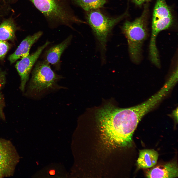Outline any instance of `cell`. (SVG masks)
<instances>
[{
    "instance_id": "6da1fadb",
    "label": "cell",
    "mask_w": 178,
    "mask_h": 178,
    "mask_svg": "<svg viewBox=\"0 0 178 178\" xmlns=\"http://www.w3.org/2000/svg\"><path fill=\"white\" fill-rule=\"evenodd\" d=\"M96 117L104 139L112 145L130 146L134 132L141 118L134 107L117 108L108 104L99 109Z\"/></svg>"
},
{
    "instance_id": "7a4b0ae2",
    "label": "cell",
    "mask_w": 178,
    "mask_h": 178,
    "mask_svg": "<svg viewBox=\"0 0 178 178\" xmlns=\"http://www.w3.org/2000/svg\"><path fill=\"white\" fill-rule=\"evenodd\" d=\"M147 10L145 9L141 16L134 21H126L122 27L127 39L131 58L135 63L140 61L142 44L147 35Z\"/></svg>"
},
{
    "instance_id": "3957f363",
    "label": "cell",
    "mask_w": 178,
    "mask_h": 178,
    "mask_svg": "<svg viewBox=\"0 0 178 178\" xmlns=\"http://www.w3.org/2000/svg\"><path fill=\"white\" fill-rule=\"evenodd\" d=\"M46 61L36 64L32 73L29 89L32 94L40 97L59 88L57 82L59 79Z\"/></svg>"
},
{
    "instance_id": "277c9868",
    "label": "cell",
    "mask_w": 178,
    "mask_h": 178,
    "mask_svg": "<svg viewBox=\"0 0 178 178\" xmlns=\"http://www.w3.org/2000/svg\"><path fill=\"white\" fill-rule=\"evenodd\" d=\"M173 17L165 0H157L153 13L152 31L149 45L150 60L153 62L159 60L156 40L158 33L167 29L172 24Z\"/></svg>"
},
{
    "instance_id": "5b68a950",
    "label": "cell",
    "mask_w": 178,
    "mask_h": 178,
    "mask_svg": "<svg viewBox=\"0 0 178 178\" xmlns=\"http://www.w3.org/2000/svg\"><path fill=\"white\" fill-rule=\"evenodd\" d=\"M87 19L95 34L102 50H104L108 35L113 27L125 16V14L116 18H110L98 10L89 11Z\"/></svg>"
},
{
    "instance_id": "8992f818",
    "label": "cell",
    "mask_w": 178,
    "mask_h": 178,
    "mask_svg": "<svg viewBox=\"0 0 178 178\" xmlns=\"http://www.w3.org/2000/svg\"><path fill=\"white\" fill-rule=\"evenodd\" d=\"M20 157L10 140L0 138V172L4 177L13 176Z\"/></svg>"
},
{
    "instance_id": "52a82bcc",
    "label": "cell",
    "mask_w": 178,
    "mask_h": 178,
    "mask_svg": "<svg viewBox=\"0 0 178 178\" xmlns=\"http://www.w3.org/2000/svg\"><path fill=\"white\" fill-rule=\"evenodd\" d=\"M45 16L64 23L76 19L63 10L56 0H30Z\"/></svg>"
},
{
    "instance_id": "ba28073f",
    "label": "cell",
    "mask_w": 178,
    "mask_h": 178,
    "mask_svg": "<svg viewBox=\"0 0 178 178\" xmlns=\"http://www.w3.org/2000/svg\"><path fill=\"white\" fill-rule=\"evenodd\" d=\"M50 44V42L47 41L34 53L22 58L16 63L15 67L20 77V88L22 91H24L32 68L42 51Z\"/></svg>"
},
{
    "instance_id": "9c48e42d",
    "label": "cell",
    "mask_w": 178,
    "mask_h": 178,
    "mask_svg": "<svg viewBox=\"0 0 178 178\" xmlns=\"http://www.w3.org/2000/svg\"><path fill=\"white\" fill-rule=\"evenodd\" d=\"M42 34V32L39 31L32 35L27 36L23 39L15 51L9 56L8 59L10 63L13 64L18 59L28 55L31 47Z\"/></svg>"
},
{
    "instance_id": "30bf717a",
    "label": "cell",
    "mask_w": 178,
    "mask_h": 178,
    "mask_svg": "<svg viewBox=\"0 0 178 178\" xmlns=\"http://www.w3.org/2000/svg\"><path fill=\"white\" fill-rule=\"evenodd\" d=\"M178 167L174 162L155 167L147 172L148 178H175L178 177Z\"/></svg>"
},
{
    "instance_id": "8fae6325",
    "label": "cell",
    "mask_w": 178,
    "mask_h": 178,
    "mask_svg": "<svg viewBox=\"0 0 178 178\" xmlns=\"http://www.w3.org/2000/svg\"><path fill=\"white\" fill-rule=\"evenodd\" d=\"M72 38L71 36H69L61 43L49 49L46 53L45 61L52 65L59 64L62 54L70 44Z\"/></svg>"
},
{
    "instance_id": "7c38bea8",
    "label": "cell",
    "mask_w": 178,
    "mask_h": 178,
    "mask_svg": "<svg viewBox=\"0 0 178 178\" xmlns=\"http://www.w3.org/2000/svg\"><path fill=\"white\" fill-rule=\"evenodd\" d=\"M158 156L157 152L153 150L145 149L140 150L137 160L138 168H147L153 167L156 164Z\"/></svg>"
},
{
    "instance_id": "4fadbf2b",
    "label": "cell",
    "mask_w": 178,
    "mask_h": 178,
    "mask_svg": "<svg viewBox=\"0 0 178 178\" xmlns=\"http://www.w3.org/2000/svg\"><path fill=\"white\" fill-rule=\"evenodd\" d=\"M16 25L13 21L8 19L0 24V40H13L15 38Z\"/></svg>"
},
{
    "instance_id": "5bb4252c",
    "label": "cell",
    "mask_w": 178,
    "mask_h": 178,
    "mask_svg": "<svg viewBox=\"0 0 178 178\" xmlns=\"http://www.w3.org/2000/svg\"><path fill=\"white\" fill-rule=\"evenodd\" d=\"M85 10L89 11L101 7L108 0H73Z\"/></svg>"
},
{
    "instance_id": "9a60e30c",
    "label": "cell",
    "mask_w": 178,
    "mask_h": 178,
    "mask_svg": "<svg viewBox=\"0 0 178 178\" xmlns=\"http://www.w3.org/2000/svg\"><path fill=\"white\" fill-rule=\"evenodd\" d=\"M10 46V44L6 41L0 40V59L4 58Z\"/></svg>"
},
{
    "instance_id": "2e32d148",
    "label": "cell",
    "mask_w": 178,
    "mask_h": 178,
    "mask_svg": "<svg viewBox=\"0 0 178 178\" xmlns=\"http://www.w3.org/2000/svg\"><path fill=\"white\" fill-rule=\"evenodd\" d=\"M6 74L5 71L0 69V90L3 87L5 84Z\"/></svg>"
},
{
    "instance_id": "e0dca14e",
    "label": "cell",
    "mask_w": 178,
    "mask_h": 178,
    "mask_svg": "<svg viewBox=\"0 0 178 178\" xmlns=\"http://www.w3.org/2000/svg\"><path fill=\"white\" fill-rule=\"evenodd\" d=\"M4 105V99L2 95L0 92V117L3 119H5L3 112V109Z\"/></svg>"
},
{
    "instance_id": "ac0fdd59",
    "label": "cell",
    "mask_w": 178,
    "mask_h": 178,
    "mask_svg": "<svg viewBox=\"0 0 178 178\" xmlns=\"http://www.w3.org/2000/svg\"><path fill=\"white\" fill-rule=\"evenodd\" d=\"M133 2L136 5L140 6L144 3L148 2L151 0H132Z\"/></svg>"
},
{
    "instance_id": "d6986e66",
    "label": "cell",
    "mask_w": 178,
    "mask_h": 178,
    "mask_svg": "<svg viewBox=\"0 0 178 178\" xmlns=\"http://www.w3.org/2000/svg\"><path fill=\"white\" fill-rule=\"evenodd\" d=\"M55 171L54 170H50L49 172L50 175H54L55 174Z\"/></svg>"
},
{
    "instance_id": "ffe728a7",
    "label": "cell",
    "mask_w": 178,
    "mask_h": 178,
    "mask_svg": "<svg viewBox=\"0 0 178 178\" xmlns=\"http://www.w3.org/2000/svg\"><path fill=\"white\" fill-rule=\"evenodd\" d=\"M4 177L2 174L0 172V178H4Z\"/></svg>"
}]
</instances>
